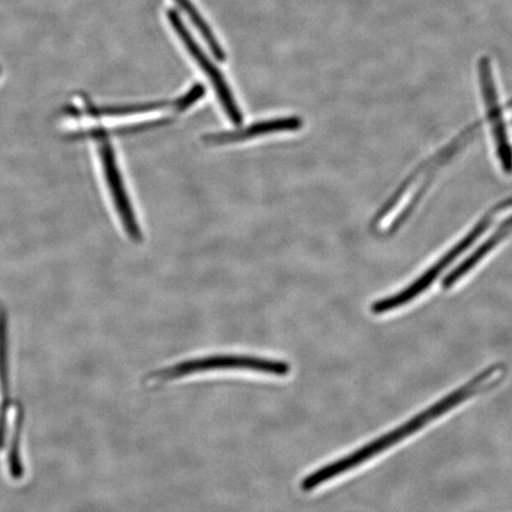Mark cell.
Masks as SVG:
<instances>
[{"mask_svg": "<svg viewBox=\"0 0 512 512\" xmlns=\"http://www.w3.org/2000/svg\"><path fill=\"white\" fill-rule=\"evenodd\" d=\"M503 370L501 367H492L473 379L466 386L446 396L443 400L435 403L430 409L414 416L412 420L406 422L393 432L383 435L382 438L376 439L360 450L349 454L348 457L337 460L335 463L328 464L320 467L315 472L310 473L300 483V489L304 492H310L319 488L320 485L328 483L329 480L335 479L338 476L344 475L345 472L356 469L357 466L368 462L373 459L377 454L387 451L388 448L393 447L395 444L401 443L416 432H419L424 426L431 424L434 420L439 419V416L450 412L451 409L460 405L471 396L482 392L483 389L491 387L496 381L501 379Z\"/></svg>", "mask_w": 512, "mask_h": 512, "instance_id": "6da1fadb", "label": "cell"}, {"mask_svg": "<svg viewBox=\"0 0 512 512\" xmlns=\"http://www.w3.org/2000/svg\"><path fill=\"white\" fill-rule=\"evenodd\" d=\"M219 370L252 371V373L277 377H285L291 373L290 364L273 360V358L251 355H213L178 362L174 366L156 371L152 377L157 381H172L185 376Z\"/></svg>", "mask_w": 512, "mask_h": 512, "instance_id": "7a4b0ae2", "label": "cell"}, {"mask_svg": "<svg viewBox=\"0 0 512 512\" xmlns=\"http://www.w3.org/2000/svg\"><path fill=\"white\" fill-rule=\"evenodd\" d=\"M510 204H512L511 200L501 203L499 206L494 208V210L489 211V213L486 214L475 227H473L471 232L467 234L465 238L458 243V245L454 246L450 252L445 254L437 264H434L430 270L422 274L419 279H416L414 283L411 286L406 287L405 290L394 294L392 297L377 300V302L371 306V311H373L375 315H383V313L400 309V307L405 306L406 304L411 303L415 298H418L422 292L426 291L427 288H430L433 281L446 270V267L450 266L460 254L464 253L466 249L479 238L480 235L488 230L490 224L494 221L495 216L499 211L510 206Z\"/></svg>", "mask_w": 512, "mask_h": 512, "instance_id": "3957f363", "label": "cell"}, {"mask_svg": "<svg viewBox=\"0 0 512 512\" xmlns=\"http://www.w3.org/2000/svg\"><path fill=\"white\" fill-rule=\"evenodd\" d=\"M92 137L98 142L102 170H104L107 187L111 192L120 220L124 224L127 235L133 241H140L142 240V233H140L136 215L133 213L123 181H121L117 160H115L112 146L107 140V134L104 130H94Z\"/></svg>", "mask_w": 512, "mask_h": 512, "instance_id": "277c9868", "label": "cell"}, {"mask_svg": "<svg viewBox=\"0 0 512 512\" xmlns=\"http://www.w3.org/2000/svg\"><path fill=\"white\" fill-rule=\"evenodd\" d=\"M478 75L480 89L485 101L486 113L494 132L497 156L505 174H512V149L509 142L507 126L503 118L501 105H499L497 88L492 72L491 61L483 56L478 62Z\"/></svg>", "mask_w": 512, "mask_h": 512, "instance_id": "5b68a950", "label": "cell"}, {"mask_svg": "<svg viewBox=\"0 0 512 512\" xmlns=\"http://www.w3.org/2000/svg\"><path fill=\"white\" fill-rule=\"evenodd\" d=\"M168 18L172 28H174L176 34L184 43L185 48H187L198 66L203 70V73L206 74L211 83H213L217 98H219L227 117L232 120L234 124H241L242 114L219 68H217L215 64L208 59V56L203 53V50L198 47L194 37L191 36L176 11H169Z\"/></svg>", "mask_w": 512, "mask_h": 512, "instance_id": "8992f818", "label": "cell"}, {"mask_svg": "<svg viewBox=\"0 0 512 512\" xmlns=\"http://www.w3.org/2000/svg\"><path fill=\"white\" fill-rule=\"evenodd\" d=\"M302 126V120L297 117L271 119L267 121H260L258 124L241 128V130L210 134L206 140L208 143L214 145L239 143L245 142V140L248 139L265 136V134L297 131Z\"/></svg>", "mask_w": 512, "mask_h": 512, "instance_id": "52a82bcc", "label": "cell"}, {"mask_svg": "<svg viewBox=\"0 0 512 512\" xmlns=\"http://www.w3.org/2000/svg\"><path fill=\"white\" fill-rule=\"evenodd\" d=\"M512 230V216L508 220H505L501 226L498 227L496 232L486 240L482 246L477 248L475 253H472L462 264H460L456 270L452 271L443 281V287L445 290L453 287L458 283L460 279H463L467 273L482 261L486 255H488L492 249H495L499 242L505 239Z\"/></svg>", "mask_w": 512, "mask_h": 512, "instance_id": "ba28073f", "label": "cell"}, {"mask_svg": "<svg viewBox=\"0 0 512 512\" xmlns=\"http://www.w3.org/2000/svg\"><path fill=\"white\" fill-rule=\"evenodd\" d=\"M0 392H2V403H0V450H3L5 443L6 415H8L10 405V393L8 354H6V326L2 312H0Z\"/></svg>", "mask_w": 512, "mask_h": 512, "instance_id": "9c48e42d", "label": "cell"}, {"mask_svg": "<svg viewBox=\"0 0 512 512\" xmlns=\"http://www.w3.org/2000/svg\"><path fill=\"white\" fill-rule=\"evenodd\" d=\"M175 2L181 6L185 14H187L191 19V22L194 23L198 31L201 32V35L203 36L204 40H206L210 50L213 51L216 59H219V61H224L226 54H224L220 43L217 42L216 37L213 34V31H211L209 25L206 23V21H204V18L200 12L197 11L194 4L191 3V0H175Z\"/></svg>", "mask_w": 512, "mask_h": 512, "instance_id": "30bf717a", "label": "cell"}, {"mask_svg": "<svg viewBox=\"0 0 512 512\" xmlns=\"http://www.w3.org/2000/svg\"><path fill=\"white\" fill-rule=\"evenodd\" d=\"M170 107L166 102H158V104L147 105H133V106H119V107H106L96 108L89 107L87 114L89 117H119V115L136 114L140 112H149L162 110V108Z\"/></svg>", "mask_w": 512, "mask_h": 512, "instance_id": "8fae6325", "label": "cell"}, {"mask_svg": "<svg viewBox=\"0 0 512 512\" xmlns=\"http://www.w3.org/2000/svg\"><path fill=\"white\" fill-rule=\"evenodd\" d=\"M23 424V411L21 407L17 408L14 437H12L9 452V465L12 478L21 479L23 477V466L21 457H19V441H21V432Z\"/></svg>", "mask_w": 512, "mask_h": 512, "instance_id": "7c38bea8", "label": "cell"}]
</instances>
